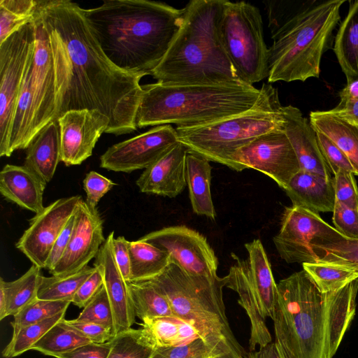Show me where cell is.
Returning a JSON list of instances; mask_svg holds the SVG:
<instances>
[{"instance_id": "cell-34", "label": "cell", "mask_w": 358, "mask_h": 358, "mask_svg": "<svg viewBox=\"0 0 358 358\" xmlns=\"http://www.w3.org/2000/svg\"><path fill=\"white\" fill-rule=\"evenodd\" d=\"M95 267L87 266L82 270L67 275H42L38 298L49 301H64L71 303L74 295L94 272Z\"/></svg>"}, {"instance_id": "cell-22", "label": "cell", "mask_w": 358, "mask_h": 358, "mask_svg": "<svg viewBox=\"0 0 358 358\" xmlns=\"http://www.w3.org/2000/svg\"><path fill=\"white\" fill-rule=\"evenodd\" d=\"M283 130L298 159L301 171L332 178V172L320 149L316 131L301 111L291 105L282 106Z\"/></svg>"}, {"instance_id": "cell-15", "label": "cell", "mask_w": 358, "mask_h": 358, "mask_svg": "<svg viewBox=\"0 0 358 358\" xmlns=\"http://www.w3.org/2000/svg\"><path fill=\"white\" fill-rule=\"evenodd\" d=\"M166 252L171 262L196 275H217L218 259L206 237L185 226L164 227L139 238Z\"/></svg>"}, {"instance_id": "cell-41", "label": "cell", "mask_w": 358, "mask_h": 358, "mask_svg": "<svg viewBox=\"0 0 358 358\" xmlns=\"http://www.w3.org/2000/svg\"><path fill=\"white\" fill-rule=\"evenodd\" d=\"M77 319L114 329L113 312L104 285L97 294L83 308Z\"/></svg>"}, {"instance_id": "cell-5", "label": "cell", "mask_w": 358, "mask_h": 358, "mask_svg": "<svg viewBox=\"0 0 358 358\" xmlns=\"http://www.w3.org/2000/svg\"><path fill=\"white\" fill-rule=\"evenodd\" d=\"M264 89L241 81L217 84L142 85L136 116L137 128L164 124L193 127L207 124L252 109Z\"/></svg>"}, {"instance_id": "cell-13", "label": "cell", "mask_w": 358, "mask_h": 358, "mask_svg": "<svg viewBox=\"0 0 358 358\" xmlns=\"http://www.w3.org/2000/svg\"><path fill=\"white\" fill-rule=\"evenodd\" d=\"M229 168L236 171L253 169L272 178L283 189L301 170L283 129L263 134L240 148L231 157Z\"/></svg>"}, {"instance_id": "cell-2", "label": "cell", "mask_w": 358, "mask_h": 358, "mask_svg": "<svg viewBox=\"0 0 358 358\" xmlns=\"http://www.w3.org/2000/svg\"><path fill=\"white\" fill-rule=\"evenodd\" d=\"M272 320L280 358H333L356 312L358 278L323 292L301 270L281 280Z\"/></svg>"}, {"instance_id": "cell-11", "label": "cell", "mask_w": 358, "mask_h": 358, "mask_svg": "<svg viewBox=\"0 0 358 358\" xmlns=\"http://www.w3.org/2000/svg\"><path fill=\"white\" fill-rule=\"evenodd\" d=\"M34 46L33 18L0 43L1 157L11 155L9 146L13 117L24 71Z\"/></svg>"}, {"instance_id": "cell-18", "label": "cell", "mask_w": 358, "mask_h": 358, "mask_svg": "<svg viewBox=\"0 0 358 358\" xmlns=\"http://www.w3.org/2000/svg\"><path fill=\"white\" fill-rule=\"evenodd\" d=\"M61 162L66 166L79 165L90 157L99 138L106 133L110 120L95 110H73L57 120Z\"/></svg>"}, {"instance_id": "cell-9", "label": "cell", "mask_w": 358, "mask_h": 358, "mask_svg": "<svg viewBox=\"0 0 358 358\" xmlns=\"http://www.w3.org/2000/svg\"><path fill=\"white\" fill-rule=\"evenodd\" d=\"M248 256L236 257L226 275V287L235 291L238 303L245 309L250 322V352L257 346L272 342L266 318L272 319L278 295L271 264L259 239L245 245Z\"/></svg>"}, {"instance_id": "cell-6", "label": "cell", "mask_w": 358, "mask_h": 358, "mask_svg": "<svg viewBox=\"0 0 358 358\" xmlns=\"http://www.w3.org/2000/svg\"><path fill=\"white\" fill-rule=\"evenodd\" d=\"M345 0L299 8L286 17L269 15L273 43L268 48V83L318 78L323 54L331 46Z\"/></svg>"}, {"instance_id": "cell-43", "label": "cell", "mask_w": 358, "mask_h": 358, "mask_svg": "<svg viewBox=\"0 0 358 358\" xmlns=\"http://www.w3.org/2000/svg\"><path fill=\"white\" fill-rule=\"evenodd\" d=\"M336 201L358 208V187L352 172L339 170L334 174Z\"/></svg>"}, {"instance_id": "cell-33", "label": "cell", "mask_w": 358, "mask_h": 358, "mask_svg": "<svg viewBox=\"0 0 358 358\" xmlns=\"http://www.w3.org/2000/svg\"><path fill=\"white\" fill-rule=\"evenodd\" d=\"M89 343L91 342L76 331L64 318L50 329L33 346L32 350L56 357Z\"/></svg>"}, {"instance_id": "cell-12", "label": "cell", "mask_w": 358, "mask_h": 358, "mask_svg": "<svg viewBox=\"0 0 358 358\" xmlns=\"http://www.w3.org/2000/svg\"><path fill=\"white\" fill-rule=\"evenodd\" d=\"M334 227L307 209L286 207L280 229L273 241L280 257L288 264L317 262L312 247L341 237Z\"/></svg>"}, {"instance_id": "cell-24", "label": "cell", "mask_w": 358, "mask_h": 358, "mask_svg": "<svg viewBox=\"0 0 358 358\" xmlns=\"http://www.w3.org/2000/svg\"><path fill=\"white\" fill-rule=\"evenodd\" d=\"M284 190L294 206L316 213L334 210L336 197L333 177L300 170Z\"/></svg>"}, {"instance_id": "cell-27", "label": "cell", "mask_w": 358, "mask_h": 358, "mask_svg": "<svg viewBox=\"0 0 358 358\" xmlns=\"http://www.w3.org/2000/svg\"><path fill=\"white\" fill-rule=\"evenodd\" d=\"M211 170L207 159L188 151L186 156V181L192 210L199 215L215 220L216 213L210 190Z\"/></svg>"}, {"instance_id": "cell-20", "label": "cell", "mask_w": 358, "mask_h": 358, "mask_svg": "<svg viewBox=\"0 0 358 358\" xmlns=\"http://www.w3.org/2000/svg\"><path fill=\"white\" fill-rule=\"evenodd\" d=\"M187 148L178 142L141 174L136 185L141 192L175 198L186 187Z\"/></svg>"}, {"instance_id": "cell-29", "label": "cell", "mask_w": 358, "mask_h": 358, "mask_svg": "<svg viewBox=\"0 0 358 358\" xmlns=\"http://www.w3.org/2000/svg\"><path fill=\"white\" fill-rule=\"evenodd\" d=\"M142 329L155 348L181 345L200 338L190 324L175 317L145 320Z\"/></svg>"}, {"instance_id": "cell-37", "label": "cell", "mask_w": 358, "mask_h": 358, "mask_svg": "<svg viewBox=\"0 0 358 358\" xmlns=\"http://www.w3.org/2000/svg\"><path fill=\"white\" fill-rule=\"evenodd\" d=\"M302 266L323 292L338 290L358 278V272L343 266L321 262L303 263Z\"/></svg>"}, {"instance_id": "cell-1", "label": "cell", "mask_w": 358, "mask_h": 358, "mask_svg": "<svg viewBox=\"0 0 358 358\" xmlns=\"http://www.w3.org/2000/svg\"><path fill=\"white\" fill-rule=\"evenodd\" d=\"M37 11L54 59L56 120L69 110H95L108 117L107 134L135 131L146 75L124 71L107 58L76 3L38 0Z\"/></svg>"}, {"instance_id": "cell-3", "label": "cell", "mask_w": 358, "mask_h": 358, "mask_svg": "<svg viewBox=\"0 0 358 358\" xmlns=\"http://www.w3.org/2000/svg\"><path fill=\"white\" fill-rule=\"evenodd\" d=\"M107 58L120 69L150 75L178 31L183 8L150 0H106L83 8Z\"/></svg>"}, {"instance_id": "cell-40", "label": "cell", "mask_w": 358, "mask_h": 358, "mask_svg": "<svg viewBox=\"0 0 358 358\" xmlns=\"http://www.w3.org/2000/svg\"><path fill=\"white\" fill-rule=\"evenodd\" d=\"M70 303L36 299L14 316V320L11 322L13 334L25 326L43 321L66 311Z\"/></svg>"}, {"instance_id": "cell-44", "label": "cell", "mask_w": 358, "mask_h": 358, "mask_svg": "<svg viewBox=\"0 0 358 358\" xmlns=\"http://www.w3.org/2000/svg\"><path fill=\"white\" fill-rule=\"evenodd\" d=\"M320 149L333 175L342 169L354 173L353 168L344 152L327 136L316 131Z\"/></svg>"}, {"instance_id": "cell-45", "label": "cell", "mask_w": 358, "mask_h": 358, "mask_svg": "<svg viewBox=\"0 0 358 358\" xmlns=\"http://www.w3.org/2000/svg\"><path fill=\"white\" fill-rule=\"evenodd\" d=\"M332 213L334 228L347 238H358V208L336 201Z\"/></svg>"}, {"instance_id": "cell-16", "label": "cell", "mask_w": 358, "mask_h": 358, "mask_svg": "<svg viewBox=\"0 0 358 358\" xmlns=\"http://www.w3.org/2000/svg\"><path fill=\"white\" fill-rule=\"evenodd\" d=\"M178 142L176 129L172 125L156 126L109 147L100 157V166L124 173L145 169Z\"/></svg>"}, {"instance_id": "cell-52", "label": "cell", "mask_w": 358, "mask_h": 358, "mask_svg": "<svg viewBox=\"0 0 358 358\" xmlns=\"http://www.w3.org/2000/svg\"><path fill=\"white\" fill-rule=\"evenodd\" d=\"M331 110L339 117L358 125V99L340 100Z\"/></svg>"}, {"instance_id": "cell-36", "label": "cell", "mask_w": 358, "mask_h": 358, "mask_svg": "<svg viewBox=\"0 0 358 358\" xmlns=\"http://www.w3.org/2000/svg\"><path fill=\"white\" fill-rule=\"evenodd\" d=\"M38 0H0V43L30 22Z\"/></svg>"}, {"instance_id": "cell-25", "label": "cell", "mask_w": 358, "mask_h": 358, "mask_svg": "<svg viewBox=\"0 0 358 358\" xmlns=\"http://www.w3.org/2000/svg\"><path fill=\"white\" fill-rule=\"evenodd\" d=\"M59 162V128L55 120L46 125L27 148L24 166L48 183Z\"/></svg>"}, {"instance_id": "cell-49", "label": "cell", "mask_w": 358, "mask_h": 358, "mask_svg": "<svg viewBox=\"0 0 358 358\" xmlns=\"http://www.w3.org/2000/svg\"><path fill=\"white\" fill-rule=\"evenodd\" d=\"M110 346V341L104 343L91 342L59 355L56 358H108Z\"/></svg>"}, {"instance_id": "cell-54", "label": "cell", "mask_w": 358, "mask_h": 358, "mask_svg": "<svg viewBox=\"0 0 358 358\" xmlns=\"http://www.w3.org/2000/svg\"><path fill=\"white\" fill-rule=\"evenodd\" d=\"M340 100L358 99V80L347 83L339 92Z\"/></svg>"}, {"instance_id": "cell-21", "label": "cell", "mask_w": 358, "mask_h": 358, "mask_svg": "<svg viewBox=\"0 0 358 358\" xmlns=\"http://www.w3.org/2000/svg\"><path fill=\"white\" fill-rule=\"evenodd\" d=\"M114 231L109 234L101 247L94 264L103 269L104 287L111 306L115 334L131 327L136 320L128 282L125 280L115 262L113 241Z\"/></svg>"}, {"instance_id": "cell-10", "label": "cell", "mask_w": 358, "mask_h": 358, "mask_svg": "<svg viewBox=\"0 0 358 358\" xmlns=\"http://www.w3.org/2000/svg\"><path fill=\"white\" fill-rule=\"evenodd\" d=\"M225 51L238 79L253 85L268 76V48L259 10L245 2L226 0L221 22Z\"/></svg>"}, {"instance_id": "cell-19", "label": "cell", "mask_w": 358, "mask_h": 358, "mask_svg": "<svg viewBox=\"0 0 358 358\" xmlns=\"http://www.w3.org/2000/svg\"><path fill=\"white\" fill-rule=\"evenodd\" d=\"M105 241L103 220L97 208L81 200L74 215V225L67 248L50 273L67 275L82 270L96 258Z\"/></svg>"}, {"instance_id": "cell-23", "label": "cell", "mask_w": 358, "mask_h": 358, "mask_svg": "<svg viewBox=\"0 0 358 358\" xmlns=\"http://www.w3.org/2000/svg\"><path fill=\"white\" fill-rule=\"evenodd\" d=\"M46 182L26 166L6 164L0 172V192L7 201L35 214L44 209Z\"/></svg>"}, {"instance_id": "cell-26", "label": "cell", "mask_w": 358, "mask_h": 358, "mask_svg": "<svg viewBox=\"0 0 358 358\" xmlns=\"http://www.w3.org/2000/svg\"><path fill=\"white\" fill-rule=\"evenodd\" d=\"M309 122L315 131L327 136L344 152L358 176V125L331 110L311 111Z\"/></svg>"}, {"instance_id": "cell-32", "label": "cell", "mask_w": 358, "mask_h": 358, "mask_svg": "<svg viewBox=\"0 0 358 358\" xmlns=\"http://www.w3.org/2000/svg\"><path fill=\"white\" fill-rule=\"evenodd\" d=\"M41 268L32 264L29 270L15 280L6 282L0 278V286L4 290L7 301V316H15L24 307L38 298L42 274Z\"/></svg>"}, {"instance_id": "cell-46", "label": "cell", "mask_w": 358, "mask_h": 358, "mask_svg": "<svg viewBox=\"0 0 358 358\" xmlns=\"http://www.w3.org/2000/svg\"><path fill=\"white\" fill-rule=\"evenodd\" d=\"M115 185L111 180L99 173L90 171L83 180V188L87 196L86 203L92 208H96L101 199Z\"/></svg>"}, {"instance_id": "cell-38", "label": "cell", "mask_w": 358, "mask_h": 358, "mask_svg": "<svg viewBox=\"0 0 358 358\" xmlns=\"http://www.w3.org/2000/svg\"><path fill=\"white\" fill-rule=\"evenodd\" d=\"M110 343L108 358H149L155 349L142 328L117 333Z\"/></svg>"}, {"instance_id": "cell-4", "label": "cell", "mask_w": 358, "mask_h": 358, "mask_svg": "<svg viewBox=\"0 0 358 358\" xmlns=\"http://www.w3.org/2000/svg\"><path fill=\"white\" fill-rule=\"evenodd\" d=\"M226 0H192L169 50L150 75L166 84L241 81L225 51L221 22Z\"/></svg>"}, {"instance_id": "cell-50", "label": "cell", "mask_w": 358, "mask_h": 358, "mask_svg": "<svg viewBox=\"0 0 358 358\" xmlns=\"http://www.w3.org/2000/svg\"><path fill=\"white\" fill-rule=\"evenodd\" d=\"M74 215L71 217L52 246L45 266V268H48L49 271L53 269L59 262L67 248L74 225Z\"/></svg>"}, {"instance_id": "cell-14", "label": "cell", "mask_w": 358, "mask_h": 358, "mask_svg": "<svg viewBox=\"0 0 358 358\" xmlns=\"http://www.w3.org/2000/svg\"><path fill=\"white\" fill-rule=\"evenodd\" d=\"M38 7V6H37ZM35 27V46L31 82L32 96L33 141L40 131L56 120L57 87L55 69L49 36L37 11L33 17Z\"/></svg>"}, {"instance_id": "cell-48", "label": "cell", "mask_w": 358, "mask_h": 358, "mask_svg": "<svg viewBox=\"0 0 358 358\" xmlns=\"http://www.w3.org/2000/svg\"><path fill=\"white\" fill-rule=\"evenodd\" d=\"M66 322L92 343H104L112 340L115 335L113 329L96 323L81 321L77 318Z\"/></svg>"}, {"instance_id": "cell-51", "label": "cell", "mask_w": 358, "mask_h": 358, "mask_svg": "<svg viewBox=\"0 0 358 358\" xmlns=\"http://www.w3.org/2000/svg\"><path fill=\"white\" fill-rule=\"evenodd\" d=\"M113 251L117 266L127 282H129L131 272L129 241L124 236L114 238Z\"/></svg>"}, {"instance_id": "cell-39", "label": "cell", "mask_w": 358, "mask_h": 358, "mask_svg": "<svg viewBox=\"0 0 358 358\" xmlns=\"http://www.w3.org/2000/svg\"><path fill=\"white\" fill-rule=\"evenodd\" d=\"M65 314L66 311H64L52 317L20 329L16 334H13L10 341L3 350V357L13 358L32 350L33 346L50 329L64 318Z\"/></svg>"}, {"instance_id": "cell-31", "label": "cell", "mask_w": 358, "mask_h": 358, "mask_svg": "<svg viewBox=\"0 0 358 358\" xmlns=\"http://www.w3.org/2000/svg\"><path fill=\"white\" fill-rule=\"evenodd\" d=\"M136 317L142 321L162 317H175L167 298L149 281L128 282Z\"/></svg>"}, {"instance_id": "cell-42", "label": "cell", "mask_w": 358, "mask_h": 358, "mask_svg": "<svg viewBox=\"0 0 358 358\" xmlns=\"http://www.w3.org/2000/svg\"><path fill=\"white\" fill-rule=\"evenodd\" d=\"M218 357L201 338L188 343L156 348L149 358H213Z\"/></svg>"}, {"instance_id": "cell-35", "label": "cell", "mask_w": 358, "mask_h": 358, "mask_svg": "<svg viewBox=\"0 0 358 358\" xmlns=\"http://www.w3.org/2000/svg\"><path fill=\"white\" fill-rule=\"evenodd\" d=\"M317 262L331 264L358 272V238L341 237L312 247Z\"/></svg>"}, {"instance_id": "cell-55", "label": "cell", "mask_w": 358, "mask_h": 358, "mask_svg": "<svg viewBox=\"0 0 358 358\" xmlns=\"http://www.w3.org/2000/svg\"><path fill=\"white\" fill-rule=\"evenodd\" d=\"M213 358H218V357H213Z\"/></svg>"}, {"instance_id": "cell-30", "label": "cell", "mask_w": 358, "mask_h": 358, "mask_svg": "<svg viewBox=\"0 0 358 358\" xmlns=\"http://www.w3.org/2000/svg\"><path fill=\"white\" fill-rule=\"evenodd\" d=\"M131 272L129 282L150 280L160 275L171 264L169 254L140 239L129 241Z\"/></svg>"}, {"instance_id": "cell-53", "label": "cell", "mask_w": 358, "mask_h": 358, "mask_svg": "<svg viewBox=\"0 0 358 358\" xmlns=\"http://www.w3.org/2000/svg\"><path fill=\"white\" fill-rule=\"evenodd\" d=\"M245 358H280L274 342L246 353Z\"/></svg>"}, {"instance_id": "cell-47", "label": "cell", "mask_w": 358, "mask_h": 358, "mask_svg": "<svg viewBox=\"0 0 358 358\" xmlns=\"http://www.w3.org/2000/svg\"><path fill=\"white\" fill-rule=\"evenodd\" d=\"M94 267V272L80 285L71 301L79 308H85L104 285L102 267L97 264Z\"/></svg>"}, {"instance_id": "cell-8", "label": "cell", "mask_w": 358, "mask_h": 358, "mask_svg": "<svg viewBox=\"0 0 358 358\" xmlns=\"http://www.w3.org/2000/svg\"><path fill=\"white\" fill-rule=\"evenodd\" d=\"M262 87L263 96L252 109L204 125L176 127L178 141L189 152L229 167L240 148L263 134L283 129L278 90L266 83Z\"/></svg>"}, {"instance_id": "cell-7", "label": "cell", "mask_w": 358, "mask_h": 358, "mask_svg": "<svg viewBox=\"0 0 358 358\" xmlns=\"http://www.w3.org/2000/svg\"><path fill=\"white\" fill-rule=\"evenodd\" d=\"M148 281L167 298L175 316L190 324L218 358H245L225 313L226 276L193 275L171 262Z\"/></svg>"}, {"instance_id": "cell-17", "label": "cell", "mask_w": 358, "mask_h": 358, "mask_svg": "<svg viewBox=\"0 0 358 358\" xmlns=\"http://www.w3.org/2000/svg\"><path fill=\"white\" fill-rule=\"evenodd\" d=\"M81 200L80 196L59 199L30 220L29 227L16 243V248L32 264L45 268L55 241Z\"/></svg>"}, {"instance_id": "cell-28", "label": "cell", "mask_w": 358, "mask_h": 358, "mask_svg": "<svg viewBox=\"0 0 358 358\" xmlns=\"http://www.w3.org/2000/svg\"><path fill=\"white\" fill-rule=\"evenodd\" d=\"M334 51L347 83L358 80V1H350L335 37Z\"/></svg>"}]
</instances>
